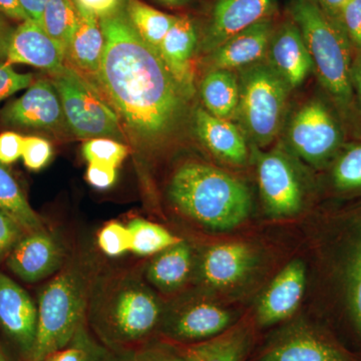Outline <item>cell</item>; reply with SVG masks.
I'll return each mask as SVG.
<instances>
[{
	"label": "cell",
	"mask_w": 361,
	"mask_h": 361,
	"mask_svg": "<svg viewBox=\"0 0 361 361\" xmlns=\"http://www.w3.org/2000/svg\"><path fill=\"white\" fill-rule=\"evenodd\" d=\"M241 71L235 116L256 145L267 146L281 129L290 87L268 61H259Z\"/></svg>",
	"instance_id": "cell-6"
},
{
	"label": "cell",
	"mask_w": 361,
	"mask_h": 361,
	"mask_svg": "<svg viewBox=\"0 0 361 361\" xmlns=\"http://www.w3.org/2000/svg\"><path fill=\"white\" fill-rule=\"evenodd\" d=\"M78 13L80 20L66 54V61L85 78L90 77L97 80L106 44L103 28L101 21L92 14L80 9Z\"/></svg>",
	"instance_id": "cell-24"
},
{
	"label": "cell",
	"mask_w": 361,
	"mask_h": 361,
	"mask_svg": "<svg viewBox=\"0 0 361 361\" xmlns=\"http://www.w3.org/2000/svg\"><path fill=\"white\" fill-rule=\"evenodd\" d=\"M252 344L249 325L238 324L219 336L183 345L187 361H245Z\"/></svg>",
	"instance_id": "cell-25"
},
{
	"label": "cell",
	"mask_w": 361,
	"mask_h": 361,
	"mask_svg": "<svg viewBox=\"0 0 361 361\" xmlns=\"http://www.w3.org/2000/svg\"><path fill=\"white\" fill-rule=\"evenodd\" d=\"M256 361H356L329 337L305 323L285 327Z\"/></svg>",
	"instance_id": "cell-11"
},
{
	"label": "cell",
	"mask_w": 361,
	"mask_h": 361,
	"mask_svg": "<svg viewBox=\"0 0 361 361\" xmlns=\"http://www.w3.org/2000/svg\"><path fill=\"white\" fill-rule=\"evenodd\" d=\"M273 32L272 20L266 18L237 33L211 52L213 68L243 70L262 61L267 54Z\"/></svg>",
	"instance_id": "cell-20"
},
{
	"label": "cell",
	"mask_w": 361,
	"mask_h": 361,
	"mask_svg": "<svg viewBox=\"0 0 361 361\" xmlns=\"http://www.w3.org/2000/svg\"><path fill=\"white\" fill-rule=\"evenodd\" d=\"M2 122L11 127L56 130L66 127L58 90L51 80H39L1 114Z\"/></svg>",
	"instance_id": "cell-12"
},
{
	"label": "cell",
	"mask_w": 361,
	"mask_h": 361,
	"mask_svg": "<svg viewBox=\"0 0 361 361\" xmlns=\"http://www.w3.org/2000/svg\"><path fill=\"white\" fill-rule=\"evenodd\" d=\"M0 13L9 20L23 21L30 20L25 13L20 0H0Z\"/></svg>",
	"instance_id": "cell-44"
},
{
	"label": "cell",
	"mask_w": 361,
	"mask_h": 361,
	"mask_svg": "<svg viewBox=\"0 0 361 361\" xmlns=\"http://www.w3.org/2000/svg\"><path fill=\"white\" fill-rule=\"evenodd\" d=\"M135 361H187L180 344L155 337L135 349Z\"/></svg>",
	"instance_id": "cell-35"
},
{
	"label": "cell",
	"mask_w": 361,
	"mask_h": 361,
	"mask_svg": "<svg viewBox=\"0 0 361 361\" xmlns=\"http://www.w3.org/2000/svg\"><path fill=\"white\" fill-rule=\"evenodd\" d=\"M167 197L183 218L218 231L243 223L252 207L250 191L243 182L201 161H186L176 169Z\"/></svg>",
	"instance_id": "cell-4"
},
{
	"label": "cell",
	"mask_w": 361,
	"mask_h": 361,
	"mask_svg": "<svg viewBox=\"0 0 361 361\" xmlns=\"http://www.w3.org/2000/svg\"><path fill=\"white\" fill-rule=\"evenodd\" d=\"M0 327L27 361L37 337V307L27 292L1 271Z\"/></svg>",
	"instance_id": "cell-14"
},
{
	"label": "cell",
	"mask_w": 361,
	"mask_h": 361,
	"mask_svg": "<svg viewBox=\"0 0 361 361\" xmlns=\"http://www.w3.org/2000/svg\"><path fill=\"white\" fill-rule=\"evenodd\" d=\"M25 234L18 224L6 213L0 211V262L8 257Z\"/></svg>",
	"instance_id": "cell-40"
},
{
	"label": "cell",
	"mask_w": 361,
	"mask_h": 361,
	"mask_svg": "<svg viewBox=\"0 0 361 361\" xmlns=\"http://www.w3.org/2000/svg\"><path fill=\"white\" fill-rule=\"evenodd\" d=\"M127 227L132 236L130 252L140 257L155 256L183 240L163 226L141 218L130 220Z\"/></svg>",
	"instance_id": "cell-30"
},
{
	"label": "cell",
	"mask_w": 361,
	"mask_h": 361,
	"mask_svg": "<svg viewBox=\"0 0 361 361\" xmlns=\"http://www.w3.org/2000/svg\"><path fill=\"white\" fill-rule=\"evenodd\" d=\"M198 44V32L193 20L178 16L161 42L158 52L183 89L195 94L193 56Z\"/></svg>",
	"instance_id": "cell-21"
},
{
	"label": "cell",
	"mask_w": 361,
	"mask_h": 361,
	"mask_svg": "<svg viewBox=\"0 0 361 361\" xmlns=\"http://www.w3.org/2000/svg\"><path fill=\"white\" fill-rule=\"evenodd\" d=\"M6 63L32 66L56 75L66 68V54L58 42L35 20L23 21L13 28Z\"/></svg>",
	"instance_id": "cell-16"
},
{
	"label": "cell",
	"mask_w": 361,
	"mask_h": 361,
	"mask_svg": "<svg viewBox=\"0 0 361 361\" xmlns=\"http://www.w3.org/2000/svg\"><path fill=\"white\" fill-rule=\"evenodd\" d=\"M78 20L80 13L73 0H47L39 25L61 45L66 58Z\"/></svg>",
	"instance_id": "cell-29"
},
{
	"label": "cell",
	"mask_w": 361,
	"mask_h": 361,
	"mask_svg": "<svg viewBox=\"0 0 361 361\" xmlns=\"http://www.w3.org/2000/svg\"><path fill=\"white\" fill-rule=\"evenodd\" d=\"M164 305L137 268L101 270L87 313V324L109 349H135L159 336Z\"/></svg>",
	"instance_id": "cell-2"
},
{
	"label": "cell",
	"mask_w": 361,
	"mask_h": 361,
	"mask_svg": "<svg viewBox=\"0 0 361 361\" xmlns=\"http://www.w3.org/2000/svg\"><path fill=\"white\" fill-rule=\"evenodd\" d=\"M341 25L350 44L361 51V0H346L342 7Z\"/></svg>",
	"instance_id": "cell-38"
},
{
	"label": "cell",
	"mask_w": 361,
	"mask_h": 361,
	"mask_svg": "<svg viewBox=\"0 0 361 361\" xmlns=\"http://www.w3.org/2000/svg\"><path fill=\"white\" fill-rule=\"evenodd\" d=\"M332 179L341 190L361 188V145L350 147L341 154L332 171Z\"/></svg>",
	"instance_id": "cell-33"
},
{
	"label": "cell",
	"mask_w": 361,
	"mask_h": 361,
	"mask_svg": "<svg viewBox=\"0 0 361 361\" xmlns=\"http://www.w3.org/2000/svg\"><path fill=\"white\" fill-rule=\"evenodd\" d=\"M97 247L108 257H120L132 248V236L127 226L110 222L97 234Z\"/></svg>",
	"instance_id": "cell-34"
},
{
	"label": "cell",
	"mask_w": 361,
	"mask_h": 361,
	"mask_svg": "<svg viewBox=\"0 0 361 361\" xmlns=\"http://www.w3.org/2000/svg\"><path fill=\"white\" fill-rule=\"evenodd\" d=\"M51 144L47 140L32 135L25 137L21 158L28 170L35 172L42 170L51 161Z\"/></svg>",
	"instance_id": "cell-36"
},
{
	"label": "cell",
	"mask_w": 361,
	"mask_h": 361,
	"mask_svg": "<svg viewBox=\"0 0 361 361\" xmlns=\"http://www.w3.org/2000/svg\"><path fill=\"white\" fill-rule=\"evenodd\" d=\"M106 353L108 348L97 341L87 324H85L70 343L39 361H104Z\"/></svg>",
	"instance_id": "cell-31"
},
{
	"label": "cell",
	"mask_w": 361,
	"mask_h": 361,
	"mask_svg": "<svg viewBox=\"0 0 361 361\" xmlns=\"http://www.w3.org/2000/svg\"><path fill=\"white\" fill-rule=\"evenodd\" d=\"M104 361H135V349H109Z\"/></svg>",
	"instance_id": "cell-48"
},
{
	"label": "cell",
	"mask_w": 361,
	"mask_h": 361,
	"mask_svg": "<svg viewBox=\"0 0 361 361\" xmlns=\"http://www.w3.org/2000/svg\"><path fill=\"white\" fill-rule=\"evenodd\" d=\"M66 260L61 242L42 229L23 235L6 258V264L23 281L35 283L54 276Z\"/></svg>",
	"instance_id": "cell-13"
},
{
	"label": "cell",
	"mask_w": 361,
	"mask_h": 361,
	"mask_svg": "<svg viewBox=\"0 0 361 361\" xmlns=\"http://www.w3.org/2000/svg\"><path fill=\"white\" fill-rule=\"evenodd\" d=\"M348 296L353 317L361 334V238L351 263Z\"/></svg>",
	"instance_id": "cell-39"
},
{
	"label": "cell",
	"mask_w": 361,
	"mask_h": 361,
	"mask_svg": "<svg viewBox=\"0 0 361 361\" xmlns=\"http://www.w3.org/2000/svg\"><path fill=\"white\" fill-rule=\"evenodd\" d=\"M102 269L92 251L78 252L44 285L37 304V337L27 361H39L63 348L87 324L90 294Z\"/></svg>",
	"instance_id": "cell-3"
},
{
	"label": "cell",
	"mask_w": 361,
	"mask_h": 361,
	"mask_svg": "<svg viewBox=\"0 0 361 361\" xmlns=\"http://www.w3.org/2000/svg\"><path fill=\"white\" fill-rule=\"evenodd\" d=\"M287 140L296 155L311 165L319 166L341 147L342 135L326 106L312 99L303 104L291 118Z\"/></svg>",
	"instance_id": "cell-9"
},
{
	"label": "cell",
	"mask_w": 361,
	"mask_h": 361,
	"mask_svg": "<svg viewBox=\"0 0 361 361\" xmlns=\"http://www.w3.org/2000/svg\"><path fill=\"white\" fill-rule=\"evenodd\" d=\"M315 1L331 20L341 25L342 7L346 0H315Z\"/></svg>",
	"instance_id": "cell-45"
},
{
	"label": "cell",
	"mask_w": 361,
	"mask_h": 361,
	"mask_svg": "<svg viewBox=\"0 0 361 361\" xmlns=\"http://www.w3.org/2000/svg\"><path fill=\"white\" fill-rule=\"evenodd\" d=\"M25 137L16 132L0 134V164L7 166L16 163L23 156Z\"/></svg>",
	"instance_id": "cell-42"
},
{
	"label": "cell",
	"mask_w": 361,
	"mask_h": 361,
	"mask_svg": "<svg viewBox=\"0 0 361 361\" xmlns=\"http://www.w3.org/2000/svg\"><path fill=\"white\" fill-rule=\"evenodd\" d=\"M272 0H216L203 39V49L215 51L221 44L274 13Z\"/></svg>",
	"instance_id": "cell-15"
},
{
	"label": "cell",
	"mask_w": 361,
	"mask_h": 361,
	"mask_svg": "<svg viewBox=\"0 0 361 361\" xmlns=\"http://www.w3.org/2000/svg\"><path fill=\"white\" fill-rule=\"evenodd\" d=\"M201 97L208 113L231 120L238 109L239 78L234 71L213 68L202 80Z\"/></svg>",
	"instance_id": "cell-26"
},
{
	"label": "cell",
	"mask_w": 361,
	"mask_h": 361,
	"mask_svg": "<svg viewBox=\"0 0 361 361\" xmlns=\"http://www.w3.org/2000/svg\"><path fill=\"white\" fill-rule=\"evenodd\" d=\"M194 265L192 247L182 240L154 256L142 271L152 288L163 294H173L188 283Z\"/></svg>",
	"instance_id": "cell-23"
},
{
	"label": "cell",
	"mask_w": 361,
	"mask_h": 361,
	"mask_svg": "<svg viewBox=\"0 0 361 361\" xmlns=\"http://www.w3.org/2000/svg\"><path fill=\"white\" fill-rule=\"evenodd\" d=\"M306 269L301 261H292L266 289L257 307L258 323L270 326L290 317L298 308L305 290Z\"/></svg>",
	"instance_id": "cell-19"
},
{
	"label": "cell",
	"mask_w": 361,
	"mask_h": 361,
	"mask_svg": "<svg viewBox=\"0 0 361 361\" xmlns=\"http://www.w3.org/2000/svg\"><path fill=\"white\" fill-rule=\"evenodd\" d=\"M126 0H73L78 9L92 14L97 20L115 16L122 11Z\"/></svg>",
	"instance_id": "cell-41"
},
{
	"label": "cell",
	"mask_w": 361,
	"mask_h": 361,
	"mask_svg": "<svg viewBox=\"0 0 361 361\" xmlns=\"http://www.w3.org/2000/svg\"><path fill=\"white\" fill-rule=\"evenodd\" d=\"M0 211L26 233L44 229L39 216L28 203L18 180L6 166L0 164Z\"/></svg>",
	"instance_id": "cell-27"
},
{
	"label": "cell",
	"mask_w": 361,
	"mask_h": 361,
	"mask_svg": "<svg viewBox=\"0 0 361 361\" xmlns=\"http://www.w3.org/2000/svg\"><path fill=\"white\" fill-rule=\"evenodd\" d=\"M194 123L202 144L216 158L237 166L244 165L248 160L245 137L231 121L217 118L205 109L198 108L195 111Z\"/></svg>",
	"instance_id": "cell-22"
},
{
	"label": "cell",
	"mask_w": 361,
	"mask_h": 361,
	"mask_svg": "<svg viewBox=\"0 0 361 361\" xmlns=\"http://www.w3.org/2000/svg\"><path fill=\"white\" fill-rule=\"evenodd\" d=\"M82 156L89 164L118 168L129 155V148L123 142L110 137H94L82 145Z\"/></svg>",
	"instance_id": "cell-32"
},
{
	"label": "cell",
	"mask_w": 361,
	"mask_h": 361,
	"mask_svg": "<svg viewBox=\"0 0 361 361\" xmlns=\"http://www.w3.org/2000/svg\"><path fill=\"white\" fill-rule=\"evenodd\" d=\"M99 21L106 44L96 82L135 145L158 148L179 132L192 97L137 35L123 8Z\"/></svg>",
	"instance_id": "cell-1"
},
{
	"label": "cell",
	"mask_w": 361,
	"mask_h": 361,
	"mask_svg": "<svg viewBox=\"0 0 361 361\" xmlns=\"http://www.w3.org/2000/svg\"><path fill=\"white\" fill-rule=\"evenodd\" d=\"M253 264V251L247 244H217L207 248L199 259L197 276L208 288H228L243 280Z\"/></svg>",
	"instance_id": "cell-17"
},
{
	"label": "cell",
	"mask_w": 361,
	"mask_h": 361,
	"mask_svg": "<svg viewBox=\"0 0 361 361\" xmlns=\"http://www.w3.org/2000/svg\"><path fill=\"white\" fill-rule=\"evenodd\" d=\"M158 4H163V6L169 7H180L187 6L190 2L193 0H155Z\"/></svg>",
	"instance_id": "cell-50"
},
{
	"label": "cell",
	"mask_w": 361,
	"mask_h": 361,
	"mask_svg": "<svg viewBox=\"0 0 361 361\" xmlns=\"http://www.w3.org/2000/svg\"><path fill=\"white\" fill-rule=\"evenodd\" d=\"M51 77L61 99L66 127L73 135L80 139L126 141L118 114L87 78L68 66Z\"/></svg>",
	"instance_id": "cell-7"
},
{
	"label": "cell",
	"mask_w": 361,
	"mask_h": 361,
	"mask_svg": "<svg viewBox=\"0 0 361 361\" xmlns=\"http://www.w3.org/2000/svg\"><path fill=\"white\" fill-rule=\"evenodd\" d=\"M231 325V312L204 297L191 296L165 305L159 337L189 345L219 336Z\"/></svg>",
	"instance_id": "cell-8"
},
{
	"label": "cell",
	"mask_w": 361,
	"mask_h": 361,
	"mask_svg": "<svg viewBox=\"0 0 361 361\" xmlns=\"http://www.w3.org/2000/svg\"><path fill=\"white\" fill-rule=\"evenodd\" d=\"M33 82L32 73H20L11 65L0 61V104Z\"/></svg>",
	"instance_id": "cell-37"
},
{
	"label": "cell",
	"mask_w": 361,
	"mask_h": 361,
	"mask_svg": "<svg viewBox=\"0 0 361 361\" xmlns=\"http://www.w3.org/2000/svg\"><path fill=\"white\" fill-rule=\"evenodd\" d=\"M123 11L137 35L157 51L178 18L161 13L141 0H126Z\"/></svg>",
	"instance_id": "cell-28"
},
{
	"label": "cell",
	"mask_w": 361,
	"mask_h": 361,
	"mask_svg": "<svg viewBox=\"0 0 361 361\" xmlns=\"http://www.w3.org/2000/svg\"><path fill=\"white\" fill-rule=\"evenodd\" d=\"M268 63L291 89H295L313 70L310 51L300 30L288 20L274 30L267 51Z\"/></svg>",
	"instance_id": "cell-18"
},
{
	"label": "cell",
	"mask_w": 361,
	"mask_h": 361,
	"mask_svg": "<svg viewBox=\"0 0 361 361\" xmlns=\"http://www.w3.org/2000/svg\"><path fill=\"white\" fill-rule=\"evenodd\" d=\"M261 198L272 217L286 218L301 210L303 192L296 171L280 149L258 154Z\"/></svg>",
	"instance_id": "cell-10"
},
{
	"label": "cell",
	"mask_w": 361,
	"mask_h": 361,
	"mask_svg": "<svg viewBox=\"0 0 361 361\" xmlns=\"http://www.w3.org/2000/svg\"><path fill=\"white\" fill-rule=\"evenodd\" d=\"M0 361H13L9 358V356L7 355L6 350L2 348L1 344H0Z\"/></svg>",
	"instance_id": "cell-51"
},
{
	"label": "cell",
	"mask_w": 361,
	"mask_h": 361,
	"mask_svg": "<svg viewBox=\"0 0 361 361\" xmlns=\"http://www.w3.org/2000/svg\"><path fill=\"white\" fill-rule=\"evenodd\" d=\"M87 183L96 189H109L115 184L116 180V169L111 166L89 164L87 174Z\"/></svg>",
	"instance_id": "cell-43"
},
{
	"label": "cell",
	"mask_w": 361,
	"mask_h": 361,
	"mask_svg": "<svg viewBox=\"0 0 361 361\" xmlns=\"http://www.w3.org/2000/svg\"><path fill=\"white\" fill-rule=\"evenodd\" d=\"M290 13L300 30L320 82L337 103L348 106L353 99V66L350 42L343 28L315 0H293Z\"/></svg>",
	"instance_id": "cell-5"
},
{
	"label": "cell",
	"mask_w": 361,
	"mask_h": 361,
	"mask_svg": "<svg viewBox=\"0 0 361 361\" xmlns=\"http://www.w3.org/2000/svg\"><path fill=\"white\" fill-rule=\"evenodd\" d=\"M20 2L28 18L39 25L47 0H20Z\"/></svg>",
	"instance_id": "cell-47"
},
{
	"label": "cell",
	"mask_w": 361,
	"mask_h": 361,
	"mask_svg": "<svg viewBox=\"0 0 361 361\" xmlns=\"http://www.w3.org/2000/svg\"><path fill=\"white\" fill-rule=\"evenodd\" d=\"M13 28L7 21L6 16L0 13V61L6 59L7 47Z\"/></svg>",
	"instance_id": "cell-46"
},
{
	"label": "cell",
	"mask_w": 361,
	"mask_h": 361,
	"mask_svg": "<svg viewBox=\"0 0 361 361\" xmlns=\"http://www.w3.org/2000/svg\"><path fill=\"white\" fill-rule=\"evenodd\" d=\"M353 85L355 87L361 99V58L353 68Z\"/></svg>",
	"instance_id": "cell-49"
}]
</instances>
